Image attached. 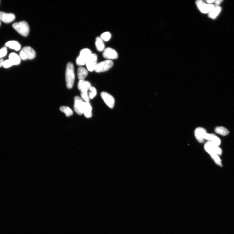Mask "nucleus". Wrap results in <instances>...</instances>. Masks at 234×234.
<instances>
[{
  "label": "nucleus",
  "instance_id": "obj_4",
  "mask_svg": "<svg viewBox=\"0 0 234 234\" xmlns=\"http://www.w3.org/2000/svg\"><path fill=\"white\" fill-rule=\"evenodd\" d=\"M92 54L88 48L83 49L80 52V55L76 60V63L78 65L82 66L86 64L89 57Z\"/></svg>",
  "mask_w": 234,
  "mask_h": 234
},
{
  "label": "nucleus",
  "instance_id": "obj_11",
  "mask_svg": "<svg viewBox=\"0 0 234 234\" xmlns=\"http://www.w3.org/2000/svg\"><path fill=\"white\" fill-rule=\"evenodd\" d=\"M207 133L206 129L201 127L197 128L195 132V136L197 140L200 143H203L205 140V137Z\"/></svg>",
  "mask_w": 234,
  "mask_h": 234
},
{
  "label": "nucleus",
  "instance_id": "obj_33",
  "mask_svg": "<svg viewBox=\"0 0 234 234\" xmlns=\"http://www.w3.org/2000/svg\"><path fill=\"white\" fill-rule=\"evenodd\" d=\"M1 20H0V26H1Z\"/></svg>",
  "mask_w": 234,
  "mask_h": 234
},
{
  "label": "nucleus",
  "instance_id": "obj_26",
  "mask_svg": "<svg viewBox=\"0 0 234 234\" xmlns=\"http://www.w3.org/2000/svg\"><path fill=\"white\" fill-rule=\"evenodd\" d=\"M88 92H82L81 93V97L82 99L85 102H89V98L88 94Z\"/></svg>",
  "mask_w": 234,
  "mask_h": 234
},
{
  "label": "nucleus",
  "instance_id": "obj_21",
  "mask_svg": "<svg viewBox=\"0 0 234 234\" xmlns=\"http://www.w3.org/2000/svg\"><path fill=\"white\" fill-rule=\"evenodd\" d=\"M221 10V8L220 7H214L209 13V17L212 19L215 18L220 13Z\"/></svg>",
  "mask_w": 234,
  "mask_h": 234
},
{
  "label": "nucleus",
  "instance_id": "obj_3",
  "mask_svg": "<svg viewBox=\"0 0 234 234\" xmlns=\"http://www.w3.org/2000/svg\"><path fill=\"white\" fill-rule=\"evenodd\" d=\"M36 53L33 49L27 46L24 47L20 51V59L25 60L27 59H32L35 58Z\"/></svg>",
  "mask_w": 234,
  "mask_h": 234
},
{
  "label": "nucleus",
  "instance_id": "obj_12",
  "mask_svg": "<svg viewBox=\"0 0 234 234\" xmlns=\"http://www.w3.org/2000/svg\"><path fill=\"white\" fill-rule=\"evenodd\" d=\"M196 4L200 10L203 13H210L214 7V5H207L202 1H197Z\"/></svg>",
  "mask_w": 234,
  "mask_h": 234
},
{
  "label": "nucleus",
  "instance_id": "obj_22",
  "mask_svg": "<svg viewBox=\"0 0 234 234\" xmlns=\"http://www.w3.org/2000/svg\"><path fill=\"white\" fill-rule=\"evenodd\" d=\"M215 130L216 133L222 136H226L229 133V131L227 129L222 126L217 127Z\"/></svg>",
  "mask_w": 234,
  "mask_h": 234
},
{
  "label": "nucleus",
  "instance_id": "obj_2",
  "mask_svg": "<svg viewBox=\"0 0 234 234\" xmlns=\"http://www.w3.org/2000/svg\"><path fill=\"white\" fill-rule=\"evenodd\" d=\"M13 27L15 30L22 36H27L29 33L30 27L26 21L15 23L13 24Z\"/></svg>",
  "mask_w": 234,
  "mask_h": 234
},
{
  "label": "nucleus",
  "instance_id": "obj_13",
  "mask_svg": "<svg viewBox=\"0 0 234 234\" xmlns=\"http://www.w3.org/2000/svg\"><path fill=\"white\" fill-rule=\"evenodd\" d=\"M15 18L13 14L6 13L3 11L0 12V20L4 23H10L13 22Z\"/></svg>",
  "mask_w": 234,
  "mask_h": 234
},
{
  "label": "nucleus",
  "instance_id": "obj_24",
  "mask_svg": "<svg viewBox=\"0 0 234 234\" xmlns=\"http://www.w3.org/2000/svg\"><path fill=\"white\" fill-rule=\"evenodd\" d=\"M210 155L217 165L220 167H222L223 165L221 163V161L219 155L216 154H211Z\"/></svg>",
  "mask_w": 234,
  "mask_h": 234
},
{
  "label": "nucleus",
  "instance_id": "obj_16",
  "mask_svg": "<svg viewBox=\"0 0 234 234\" xmlns=\"http://www.w3.org/2000/svg\"><path fill=\"white\" fill-rule=\"evenodd\" d=\"M92 107L89 102H84L83 108V114H84L85 117L87 118L92 117Z\"/></svg>",
  "mask_w": 234,
  "mask_h": 234
},
{
  "label": "nucleus",
  "instance_id": "obj_23",
  "mask_svg": "<svg viewBox=\"0 0 234 234\" xmlns=\"http://www.w3.org/2000/svg\"><path fill=\"white\" fill-rule=\"evenodd\" d=\"M60 109L61 111L64 113L66 116L67 117L72 116L73 114L72 110L68 107L62 106L61 107Z\"/></svg>",
  "mask_w": 234,
  "mask_h": 234
},
{
  "label": "nucleus",
  "instance_id": "obj_1",
  "mask_svg": "<svg viewBox=\"0 0 234 234\" xmlns=\"http://www.w3.org/2000/svg\"><path fill=\"white\" fill-rule=\"evenodd\" d=\"M65 80L67 87L69 89L72 88L75 80L74 68L71 62L67 65L65 72Z\"/></svg>",
  "mask_w": 234,
  "mask_h": 234
},
{
  "label": "nucleus",
  "instance_id": "obj_29",
  "mask_svg": "<svg viewBox=\"0 0 234 234\" xmlns=\"http://www.w3.org/2000/svg\"><path fill=\"white\" fill-rule=\"evenodd\" d=\"M7 53V48L6 47H4L0 49V58L5 57Z\"/></svg>",
  "mask_w": 234,
  "mask_h": 234
},
{
  "label": "nucleus",
  "instance_id": "obj_28",
  "mask_svg": "<svg viewBox=\"0 0 234 234\" xmlns=\"http://www.w3.org/2000/svg\"><path fill=\"white\" fill-rule=\"evenodd\" d=\"M13 65V63L9 59L4 61L3 64V67L5 68H9Z\"/></svg>",
  "mask_w": 234,
  "mask_h": 234
},
{
  "label": "nucleus",
  "instance_id": "obj_31",
  "mask_svg": "<svg viewBox=\"0 0 234 234\" xmlns=\"http://www.w3.org/2000/svg\"><path fill=\"white\" fill-rule=\"evenodd\" d=\"M222 1H220V0H219V1H217L215 2V3L217 5H219V4H220L222 2Z\"/></svg>",
  "mask_w": 234,
  "mask_h": 234
},
{
  "label": "nucleus",
  "instance_id": "obj_6",
  "mask_svg": "<svg viewBox=\"0 0 234 234\" xmlns=\"http://www.w3.org/2000/svg\"><path fill=\"white\" fill-rule=\"evenodd\" d=\"M205 150L209 154H216L220 155L222 154V150L219 147L210 142H206L204 145Z\"/></svg>",
  "mask_w": 234,
  "mask_h": 234
},
{
  "label": "nucleus",
  "instance_id": "obj_9",
  "mask_svg": "<svg viewBox=\"0 0 234 234\" xmlns=\"http://www.w3.org/2000/svg\"><path fill=\"white\" fill-rule=\"evenodd\" d=\"M101 96L106 104L110 108L112 109L114 107L115 100L112 95L107 92H102L101 93Z\"/></svg>",
  "mask_w": 234,
  "mask_h": 234
},
{
  "label": "nucleus",
  "instance_id": "obj_27",
  "mask_svg": "<svg viewBox=\"0 0 234 234\" xmlns=\"http://www.w3.org/2000/svg\"><path fill=\"white\" fill-rule=\"evenodd\" d=\"M101 38L104 41L108 42L110 39L111 38V35L109 32H105L101 35Z\"/></svg>",
  "mask_w": 234,
  "mask_h": 234
},
{
  "label": "nucleus",
  "instance_id": "obj_18",
  "mask_svg": "<svg viewBox=\"0 0 234 234\" xmlns=\"http://www.w3.org/2000/svg\"><path fill=\"white\" fill-rule=\"evenodd\" d=\"M5 45L6 47L14 49L16 51H19L21 48V46H20L19 43L17 41H9V42L6 43Z\"/></svg>",
  "mask_w": 234,
  "mask_h": 234
},
{
  "label": "nucleus",
  "instance_id": "obj_8",
  "mask_svg": "<svg viewBox=\"0 0 234 234\" xmlns=\"http://www.w3.org/2000/svg\"><path fill=\"white\" fill-rule=\"evenodd\" d=\"M97 56L95 54H92L86 63L88 70L90 72L94 71L97 64Z\"/></svg>",
  "mask_w": 234,
  "mask_h": 234
},
{
  "label": "nucleus",
  "instance_id": "obj_19",
  "mask_svg": "<svg viewBox=\"0 0 234 234\" xmlns=\"http://www.w3.org/2000/svg\"><path fill=\"white\" fill-rule=\"evenodd\" d=\"M95 45L97 50L100 52L104 51L105 50V45L104 40L101 37H98L96 39Z\"/></svg>",
  "mask_w": 234,
  "mask_h": 234
},
{
  "label": "nucleus",
  "instance_id": "obj_5",
  "mask_svg": "<svg viewBox=\"0 0 234 234\" xmlns=\"http://www.w3.org/2000/svg\"><path fill=\"white\" fill-rule=\"evenodd\" d=\"M114 63L112 60H106L97 63L94 71L97 73H101L108 71L113 66Z\"/></svg>",
  "mask_w": 234,
  "mask_h": 234
},
{
  "label": "nucleus",
  "instance_id": "obj_17",
  "mask_svg": "<svg viewBox=\"0 0 234 234\" xmlns=\"http://www.w3.org/2000/svg\"><path fill=\"white\" fill-rule=\"evenodd\" d=\"M88 74L87 70L83 67H80L77 69V75L78 79L80 80H84Z\"/></svg>",
  "mask_w": 234,
  "mask_h": 234
},
{
  "label": "nucleus",
  "instance_id": "obj_10",
  "mask_svg": "<svg viewBox=\"0 0 234 234\" xmlns=\"http://www.w3.org/2000/svg\"><path fill=\"white\" fill-rule=\"evenodd\" d=\"M102 55L104 58L111 60L117 59L118 57V55L117 51L111 48H108L105 49Z\"/></svg>",
  "mask_w": 234,
  "mask_h": 234
},
{
  "label": "nucleus",
  "instance_id": "obj_15",
  "mask_svg": "<svg viewBox=\"0 0 234 234\" xmlns=\"http://www.w3.org/2000/svg\"><path fill=\"white\" fill-rule=\"evenodd\" d=\"M205 139L212 142L217 146H219L221 144L220 139L214 134L207 133L205 136Z\"/></svg>",
  "mask_w": 234,
  "mask_h": 234
},
{
  "label": "nucleus",
  "instance_id": "obj_25",
  "mask_svg": "<svg viewBox=\"0 0 234 234\" xmlns=\"http://www.w3.org/2000/svg\"><path fill=\"white\" fill-rule=\"evenodd\" d=\"M89 90L90 91L89 95V98L91 99H92L96 95V89L95 87L91 86L89 88Z\"/></svg>",
  "mask_w": 234,
  "mask_h": 234
},
{
  "label": "nucleus",
  "instance_id": "obj_30",
  "mask_svg": "<svg viewBox=\"0 0 234 234\" xmlns=\"http://www.w3.org/2000/svg\"><path fill=\"white\" fill-rule=\"evenodd\" d=\"M4 61L3 59H0V67H2L3 66V64Z\"/></svg>",
  "mask_w": 234,
  "mask_h": 234
},
{
  "label": "nucleus",
  "instance_id": "obj_14",
  "mask_svg": "<svg viewBox=\"0 0 234 234\" xmlns=\"http://www.w3.org/2000/svg\"><path fill=\"white\" fill-rule=\"evenodd\" d=\"M91 87V85L89 82L84 80H80L77 85L78 89L81 92H88Z\"/></svg>",
  "mask_w": 234,
  "mask_h": 234
},
{
  "label": "nucleus",
  "instance_id": "obj_32",
  "mask_svg": "<svg viewBox=\"0 0 234 234\" xmlns=\"http://www.w3.org/2000/svg\"><path fill=\"white\" fill-rule=\"evenodd\" d=\"M215 1H206V2H207V3H212L213 2H214Z\"/></svg>",
  "mask_w": 234,
  "mask_h": 234
},
{
  "label": "nucleus",
  "instance_id": "obj_7",
  "mask_svg": "<svg viewBox=\"0 0 234 234\" xmlns=\"http://www.w3.org/2000/svg\"><path fill=\"white\" fill-rule=\"evenodd\" d=\"M84 102L79 96H76L75 97L74 109L77 114L81 115L83 114Z\"/></svg>",
  "mask_w": 234,
  "mask_h": 234
},
{
  "label": "nucleus",
  "instance_id": "obj_20",
  "mask_svg": "<svg viewBox=\"0 0 234 234\" xmlns=\"http://www.w3.org/2000/svg\"><path fill=\"white\" fill-rule=\"evenodd\" d=\"M9 60L13 65L19 64L20 62V58L19 56L14 53H11L9 56Z\"/></svg>",
  "mask_w": 234,
  "mask_h": 234
}]
</instances>
